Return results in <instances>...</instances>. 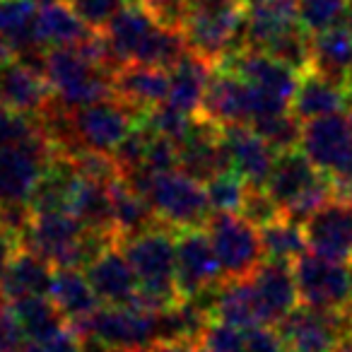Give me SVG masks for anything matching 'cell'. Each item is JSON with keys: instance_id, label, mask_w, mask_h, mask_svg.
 I'll use <instances>...</instances> for the list:
<instances>
[{"instance_id": "obj_1", "label": "cell", "mask_w": 352, "mask_h": 352, "mask_svg": "<svg viewBox=\"0 0 352 352\" xmlns=\"http://www.w3.org/2000/svg\"><path fill=\"white\" fill-rule=\"evenodd\" d=\"M123 179L147 198L157 220L174 230L203 227L212 212L210 203H208L206 184L196 182L182 169L162 171V174L135 169L123 174Z\"/></svg>"}, {"instance_id": "obj_2", "label": "cell", "mask_w": 352, "mask_h": 352, "mask_svg": "<svg viewBox=\"0 0 352 352\" xmlns=\"http://www.w3.org/2000/svg\"><path fill=\"white\" fill-rule=\"evenodd\" d=\"M263 188L280 208V212L299 225H304L323 203L336 196L333 176L318 169L299 147L280 152L275 157Z\"/></svg>"}, {"instance_id": "obj_3", "label": "cell", "mask_w": 352, "mask_h": 352, "mask_svg": "<svg viewBox=\"0 0 352 352\" xmlns=\"http://www.w3.org/2000/svg\"><path fill=\"white\" fill-rule=\"evenodd\" d=\"M244 0H186L182 34L188 49L220 63L225 54L244 44Z\"/></svg>"}, {"instance_id": "obj_4", "label": "cell", "mask_w": 352, "mask_h": 352, "mask_svg": "<svg viewBox=\"0 0 352 352\" xmlns=\"http://www.w3.org/2000/svg\"><path fill=\"white\" fill-rule=\"evenodd\" d=\"M44 75L56 99L68 109H80L113 97L111 73L89 63L75 46L46 51Z\"/></svg>"}, {"instance_id": "obj_5", "label": "cell", "mask_w": 352, "mask_h": 352, "mask_svg": "<svg viewBox=\"0 0 352 352\" xmlns=\"http://www.w3.org/2000/svg\"><path fill=\"white\" fill-rule=\"evenodd\" d=\"M206 232L212 241L225 278H251L254 270L263 263L261 230L239 212H210Z\"/></svg>"}, {"instance_id": "obj_6", "label": "cell", "mask_w": 352, "mask_h": 352, "mask_svg": "<svg viewBox=\"0 0 352 352\" xmlns=\"http://www.w3.org/2000/svg\"><path fill=\"white\" fill-rule=\"evenodd\" d=\"M225 280L206 227L176 230V287L182 299H196Z\"/></svg>"}, {"instance_id": "obj_7", "label": "cell", "mask_w": 352, "mask_h": 352, "mask_svg": "<svg viewBox=\"0 0 352 352\" xmlns=\"http://www.w3.org/2000/svg\"><path fill=\"white\" fill-rule=\"evenodd\" d=\"M299 302L316 309H342L352 297V268L318 254H302L292 263Z\"/></svg>"}, {"instance_id": "obj_8", "label": "cell", "mask_w": 352, "mask_h": 352, "mask_svg": "<svg viewBox=\"0 0 352 352\" xmlns=\"http://www.w3.org/2000/svg\"><path fill=\"white\" fill-rule=\"evenodd\" d=\"M140 121L142 113L116 97L73 109V131L78 145L85 150L113 152V147Z\"/></svg>"}, {"instance_id": "obj_9", "label": "cell", "mask_w": 352, "mask_h": 352, "mask_svg": "<svg viewBox=\"0 0 352 352\" xmlns=\"http://www.w3.org/2000/svg\"><path fill=\"white\" fill-rule=\"evenodd\" d=\"M275 328L287 352H331L338 338L352 331L345 309H316L302 302Z\"/></svg>"}, {"instance_id": "obj_10", "label": "cell", "mask_w": 352, "mask_h": 352, "mask_svg": "<svg viewBox=\"0 0 352 352\" xmlns=\"http://www.w3.org/2000/svg\"><path fill=\"white\" fill-rule=\"evenodd\" d=\"M92 338L118 350H147L160 340V314L131 304H104L92 316Z\"/></svg>"}, {"instance_id": "obj_11", "label": "cell", "mask_w": 352, "mask_h": 352, "mask_svg": "<svg viewBox=\"0 0 352 352\" xmlns=\"http://www.w3.org/2000/svg\"><path fill=\"white\" fill-rule=\"evenodd\" d=\"M307 244L314 254L331 261H352V201L333 196L304 222Z\"/></svg>"}, {"instance_id": "obj_12", "label": "cell", "mask_w": 352, "mask_h": 352, "mask_svg": "<svg viewBox=\"0 0 352 352\" xmlns=\"http://www.w3.org/2000/svg\"><path fill=\"white\" fill-rule=\"evenodd\" d=\"M299 150L326 174H342L352 157V135L347 116L331 113V116L304 121Z\"/></svg>"}, {"instance_id": "obj_13", "label": "cell", "mask_w": 352, "mask_h": 352, "mask_svg": "<svg viewBox=\"0 0 352 352\" xmlns=\"http://www.w3.org/2000/svg\"><path fill=\"white\" fill-rule=\"evenodd\" d=\"M261 326H278L299 304V289L292 263L265 258L249 278Z\"/></svg>"}, {"instance_id": "obj_14", "label": "cell", "mask_w": 352, "mask_h": 352, "mask_svg": "<svg viewBox=\"0 0 352 352\" xmlns=\"http://www.w3.org/2000/svg\"><path fill=\"white\" fill-rule=\"evenodd\" d=\"M54 97L49 80L39 68L20 58L0 65V107L39 118Z\"/></svg>"}, {"instance_id": "obj_15", "label": "cell", "mask_w": 352, "mask_h": 352, "mask_svg": "<svg viewBox=\"0 0 352 352\" xmlns=\"http://www.w3.org/2000/svg\"><path fill=\"white\" fill-rule=\"evenodd\" d=\"M198 113L220 128L236 126V123L251 126L249 85L241 78H236V75L227 73V70L215 68V73L208 80V87L206 94H203V104Z\"/></svg>"}, {"instance_id": "obj_16", "label": "cell", "mask_w": 352, "mask_h": 352, "mask_svg": "<svg viewBox=\"0 0 352 352\" xmlns=\"http://www.w3.org/2000/svg\"><path fill=\"white\" fill-rule=\"evenodd\" d=\"M111 87L116 99H121L123 104L133 107L135 111L147 113L157 104L166 102L169 70L152 63L131 60V63H123L118 70H113Z\"/></svg>"}, {"instance_id": "obj_17", "label": "cell", "mask_w": 352, "mask_h": 352, "mask_svg": "<svg viewBox=\"0 0 352 352\" xmlns=\"http://www.w3.org/2000/svg\"><path fill=\"white\" fill-rule=\"evenodd\" d=\"M222 140H225L232 169L244 176L249 186H265L278 152L254 131V126L236 123V126L222 128Z\"/></svg>"}, {"instance_id": "obj_18", "label": "cell", "mask_w": 352, "mask_h": 352, "mask_svg": "<svg viewBox=\"0 0 352 352\" xmlns=\"http://www.w3.org/2000/svg\"><path fill=\"white\" fill-rule=\"evenodd\" d=\"M85 275L102 304H131L138 294V275L121 244L102 251L85 268Z\"/></svg>"}, {"instance_id": "obj_19", "label": "cell", "mask_w": 352, "mask_h": 352, "mask_svg": "<svg viewBox=\"0 0 352 352\" xmlns=\"http://www.w3.org/2000/svg\"><path fill=\"white\" fill-rule=\"evenodd\" d=\"M80 174L75 169L73 160L63 155H56L44 169L41 179L36 182L34 191L30 196V208L34 215L44 212H70L73 193L78 188Z\"/></svg>"}, {"instance_id": "obj_20", "label": "cell", "mask_w": 352, "mask_h": 352, "mask_svg": "<svg viewBox=\"0 0 352 352\" xmlns=\"http://www.w3.org/2000/svg\"><path fill=\"white\" fill-rule=\"evenodd\" d=\"M215 68L217 63H212L210 58L196 54V51H188L186 58L169 70V94H166V102L171 107L196 116L201 111L203 94H206L208 80L215 73Z\"/></svg>"}, {"instance_id": "obj_21", "label": "cell", "mask_w": 352, "mask_h": 352, "mask_svg": "<svg viewBox=\"0 0 352 352\" xmlns=\"http://www.w3.org/2000/svg\"><path fill=\"white\" fill-rule=\"evenodd\" d=\"M321 78L347 89L352 75V34L347 27H331L311 34V68Z\"/></svg>"}, {"instance_id": "obj_22", "label": "cell", "mask_w": 352, "mask_h": 352, "mask_svg": "<svg viewBox=\"0 0 352 352\" xmlns=\"http://www.w3.org/2000/svg\"><path fill=\"white\" fill-rule=\"evenodd\" d=\"M345 107H350V94L342 85H336L331 80L321 78L314 70H304L299 73L297 92L292 97V111L297 113L302 121H311V118L331 116V113H340Z\"/></svg>"}, {"instance_id": "obj_23", "label": "cell", "mask_w": 352, "mask_h": 352, "mask_svg": "<svg viewBox=\"0 0 352 352\" xmlns=\"http://www.w3.org/2000/svg\"><path fill=\"white\" fill-rule=\"evenodd\" d=\"M299 25L297 0H261L246 8L244 46L263 49L270 39Z\"/></svg>"}, {"instance_id": "obj_24", "label": "cell", "mask_w": 352, "mask_h": 352, "mask_svg": "<svg viewBox=\"0 0 352 352\" xmlns=\"http://www.w3.org/2000/svg\"><path fill=\"white\" fill-rule=\"evenodd\" d=\"M54 270V265L46 258H41L39 254L22 249L10 261V265L0 273V285H3L10 302L20 297H32V294H49Z\"/></svg>"}, {"instance_id": "obj_25", "label": "cell", "mask_w": 352, "mask_h": 352, "mask_svg": "<svg viewBox=\"0 0 352 352\" xmlns=\"http://www.w3.org/2000/svg\"><path fill=\"white\" fill-rule=\"evenodd\" d=\"M210 316L217 321L232 323L236 328H254L261 326L258 309H256L254 289L249 278H225L215 289L210 299Z\"/></svg>"}, {"instance_id": "obj_26", "label": "cell", "mask_w": 352, "mask_h": 352, "mask_svg": "<svg viewBox=\"0 0 352 352\" xmlns=\"http://www.w3.org/2000/svg\"><path fill=\"white\" fill-rule=\"evenodd\" d=\"M111 191V217H113V230L123 239L140 234V232L155 227L157 215L152 210V206L147 203V198L142 193H138L126 179H116L109 186Z\"/></svg>"}, {"instance_id": "obj_27", "label": "cell", "mask_w": 352, "mask_h": 352, "mask_svg": "<svg viewBox=\"0 0 352 352\" xmlns=\"http://www.w3.org/2000/svg\"><path fill=\"white\" fill-rule=\"evenodd\" d=\"M49 297L54 299L56 307L63 311V316L68 321L82 316H92L102 302L94 294L92 285H89L87 275L82 270L75 268H56L54 280H51V292Z\"/></svg>"}, {"instance_id": "obj_28", "label": "cell", "mask_w": 352, "mask_h": 352, "mask_svg": "<svg viewBox=\"0 0 352 352\" xmlns=\"http://www.w3.org/2000/svg\"><path fill=\"white\" fill-rule=\"evenodd\" d=\"M10 309L15 314L17 323H20L22 333H25L27 342L46 340V338L56 336L68 326V318L63 316V311L56 307L49 294H32V297L12 299Z\"/></svg>"}, {"instance_id": "obj_29", "label": "cell", "mask_w": 352, "mask_h": 352, "mask_svg": "<svg viewBox=\"0 0 352 352\" xmlns=\"http://www.w3.org/2000/svg\"><path fill=\"white\" fill-rule=\"evenodd\" d=\"M36 39L46 49L75 46L85 39L89 27L75 15V10L65 3H49L36 10Z\"/></svg>"}, {"instance_id": "obj_30", "label": "cell", "mask_w": 352, "mask_h": 352, "mask_svg": "<svg viewBox=\"0 0 352 352\" xmlns=\"http://www.w3.org/2000/svg\"><path fill=\"white\" fill-rule=\"evenodd\" d=\"M111 184H99L92 179L80 176L78 188L73 193V203H70V212L82 222L87 230L99 232H116L113 230V217H111ZM121 239V236H118Z\"/></svg>"}, {"instance_id": "obj_31", "label": "cell", "mask_w": 352, "mask_h": 352, "mask_svg": "<svg viewBox=\"0 0 352 352\" xmlns=\"http://www.w3.org/2000/svg\"><path fill=\"white\" fill-rule=\"evenodd\" d=\"M261 244H263V256L268 261H287L294 263L302 254H307V234L304 225L280 215L270 220L268 225L258 227Z\"/></svg>"}, {"instance_id": "obj_32", "label": "cell", "mask_w": 352, "mask_h": 352, "mask_svg": "<svg viewBox=\"0 0 352 352\" xmlns=\"http://www.w3.org/2000/svg\"><path fill=\"white\" fill-rule=\"evenodd\" d=\"M258 51H263L270 58L280 60V63L297 70V73H304V70L311 68V34L302 25L278 34Z\"/></svg>"}, {"instance_id": "obj_33", "label": "cell", "mask_w": 352, "mask_h": 352, "mask_svg": "<svg viewBox=\"0 0 352 352\" xmlns=\"http://www.w3.org/2000/svg\"><path fill=\"white\" fill-rule=\"evenodd\" d=\"M254 131L258 133V135L280 155V152L297 150L299 147V142H302L304 121L292 111V109H289V111L275 113V116L256 121Z\"/></svg>"}, {"instance_id": "obj_34", "label": "cell", "mask_w": 352, "mask_h": 352, "mask_svg": "<svg viewBox=\"0 0 352 352\" xmlns=\"http://www.w3.org/2000/svg\"><path fill=\"white\" fill-rule=\"evenodd\" d=\"M246 191H249V182L234 169H227L206 182L208 203L212 212H241Z\"/></svg>"}, {"instance_id": "obj_35", "label": "cell", "mask_w": 352, "mask_h": 352, "mask_svg": "<svg viewBox=\"0 0 352 352\" xmlns=\"http://www.w3.org/2000/svg\"><path fill=\"white\" fill-rule=\"evenodd\" d=\"M142 121H145V126L150 128L155 135L169 138L176 145H182L188 138V133H191L196 116L171 107L169 102H162V104H157L155 109H150L147 113H142Z\"/></svg>"}, {"instance_id": "obj_36", "label": "cell", "mask_w": 352, "mask_h": 352, "mask_svg": "<svg viewBox=\"0 0 352 352\" xmlns=\"http://www.w3.org/2000/svg\"><path fill=\"white\" fill-rule=\"evenodd\" d=\"M299 25L309 34H318L323 30L338 27L345 20L347 0H297Z\"/></svg>"}, {"instance_id": "obj_37", "label": "cell", "mask_w": 352, "mask_h": 352, "mask_svg": "<svg viewBox=\"0 0 352 352\" xmlns=\"http://www.w3.org/2000/svg\"><path fill=\"white\" fill-rule=\"evenodd\" d=\"M41 135H44V128L36 116H27V113L0 107V145L3 147L27 145Z\"/></svg>"}, {"instance_id": "obj_38", "label": "cell", "mask_w": 352, "mask_h": 352, "mask_svg": "<svg viewBox=\"0 0 352 352\" xmlns=\"http://www.w3.org/2000/svg\"><path fill=\"white\" fill-rule=\"evenodd\" d=\"M196 342H201L208 352H246V331L210 318Z\"/></svg>"}, {"instance_id": "obj_39", "label": "cell", "mask_w": 352, "mask_h": 352, "mask_svg": "<svg viewBox=\"0 0 352 352\" xmlns=\"http://www.w3.org/2000/svg\"><path fill=\"white\" fill-rule=\"evenodd\" d=\"M68 6L89 30H107L109 22L131 6V0H68Z\"/></svg>"}, {"instance_id": "obj_40", "label": "cell", "mask_w": 352, "mask_h": 352, "mask_svg": "<svg viewBox=\"0 0 352 352\" xmlns=\"http://www.w3.org/2000/svg\"><path fill=\"white\" fill-rule=\"evenodd\" d=\"M239 215H244L246 220L254 222L256 227H263V225H268L270 220L280 217L283 212H280V208L275 206V201L268 196V191H265L263 186H249Z\"/></svg>"}, {"instance_id": "obj_41", "label": "cell", "mask_w": 352, "mask_h": 352, "mask_svg": "<svg viewBox=\"0 0 352 352\" xmlns=\"http://www.w3.org/2000/svg\"><path fill=\"white\" fill-rule=\"evenodd\" d=\"M140 169H147L152 174H162V171L179 169V145L169 138L152 135L150 147H147L145 164Z\"/></svg>"}, {"instance_id": "obj_42", "label": "cell", "mask_w": 352, "mask_h": 352, "mask_svg": "<svg viewBox=\"0 0 352 352\" xmlns=\"http://www.w3.org/2000/svg\"><path fill=\"white\" fill-rule=\"evenodd\" d=\"M138 6L147 12L162 27H174L182 30L184 12H186V0H138Z\"/></svg>"}, {"instance_id": "obj_43", "label": "cell", "mask_w": 352, "mask_h": 352, "mask_svg": "<svg viewBox=\"0 0 352 352\" xmlns=\"http://www.w3.org/2000/svg\"><path fill=\"white\" fill-rule=\"evenodd\" d=\"M246 352H287V345L275 326H254L246 328Z\"/></svg>"}, {"instance_id": "obj_44", "label": "cell", "mask_w": 352, "mask_h": 352, "mask_svg": "<svg viewBox=\"0 0 352 352\" xmlns=\"http://www.w3.org/2000/svg\"><path fill=\"white\" fill-rule=\"evenodd\" d=\"M25 352H85V340L65 326L63 331L46 338V340L27 342Z\"/></svg>"}, {"instance_id": "obj_45", "label": "cell", "mask_w": 352, "mask_h": 352, "mask_svg": "<svg viewBox=\"0 0 352 352\" xmlns=\"http://www.w3.org/2000/svg\"><path fill=\"white\" fill-rule=\"evenodd\" d=\"M27 338L12 309H0V352H25Z\"/></svg>"}, {"instance_id": "obj_46", "label": "cell", "mask_w": 352, "mask_h": 352, "mask_svg": "<svg viewBox=\"0 0 352 352\" xmlns=\"http://www.w3.org/2000/svg\"><path fill=\"white\" fill-rule=\"evenodd\" d=\"M196 340H157L147 352H191Z\"/></svg>"}, {"instance_id": "obj_47", "label": "cell", "mask_w": 352, "mask_h": 352, "mask_svg": "<svg viewBox=\"0 0 352 352\" xmlns=\"http://www.w3.org/2000/svg\"><path fill=\"white\" fill-rule=\"evenodd\" d=\"M12 58H15V54H12V49L6 44V41L0 39V65H6L8 60H12Z\"/></svg>"}, {"instance_id": "obj_48", "label": "cell", "mask_w": 352, "mask_h": 352, "mask_svg": "<svg viewBox=\"0 0 352 352\" xmlns=\"http://www.w3.org/2000/svg\"><path fill=\"white\" fill-rule=\"evenodd\" d=\"M345 27L352 34V3H347V12H345Z\"/></svg>"}, {"instance_id": "obj_49", "label": "cell", "mask_w": 352, "mask_h": 352, "mask_svg": "<svg viewBox=\"0 0 352 352\" xmlns=\"http://www.w3.org/2000/svg\"><path fill=\"white\" fill-rule=\"evenodd\" d=\"M8 302H10V299H8L6 289H3V285H0V309H6V307H8Z\"/></svg>"}, {"instance_id": "obj_50", "label": "cell", "mask_w": 352, "mask_h": 352, "mask_svg": "<svg viewBox=\"0 0 352 352\" xmlns=\"http://www.w3.org/2000/svg\"><path fill=\"white\" fill-rule=\"evenodd\" d=\"M342 309H345V316H347V321H350V326H352V297H350V302H347Z\"/></svg>"}, {"instance_id": "obj_51", "label": "cell", "mask_w": 352, "mask_h": 352, "mask_svg": "<svg viewBox=\"0 0 352 352\" xmlns=\"http://www.w3.org/2000/svg\"><path fill=\"white\" fill-rule=\"evenodd\" d=\"M191 352H208V350H206V347H203V345H201V342H193Z\"/></svg>"}, {"instance_id": "obj_52", "label": "cell", "mask_w": 352, "mask_h": 352, "mask_svg": "<svg viewBox=\"0 0 352 352\" xmlns=\"http://www.w3.org/2000/svg\"><path fill=\"white\" fill-rule=\"evenodd\" d=\"M36 6H49V3H63V0H34Z\"/></svg>"}, {"instance_id": "obj_53", "label": "cell", "mask_w": 352, "mask_h": 352, "mask_svg": "<svg viewBox=\"0 0 352 352\" xmlns=\"http://www.w3.org/2000/svg\"><path fill=\"white\" fill-rule=\"evenodd\" d=\"M150 350V347H147ZM147 350H118V347H111V352H147Z\"/></svg>"}, {"instance_id": "obj_54", "label": "cell", "mask_w": 352, "mask_h": 352, "mask_svg": "<svg viewBox=\"0 0 352 352\" xmlns=\"http://www.w3.org/2000/svg\"><path fill=\"white\" fill-rule=\"evenodd\" d=\"M246 3V8H251V6H256V3H261V0H244Z\"/></svg>"}, {"instance_id": "obj_55", "label": "cell", "mask_w": 352, "mask_h": 352, "mask_svg": "<svg viewBox=\"0 0 352 352\" xmlns=\"http://www.w3.org/2000/svg\"><path fill=\"white\" fill-rule=\"evenodd\" d=\"M350 109H352V97H350Z\"/></svg>"}, {"instance_id": "obj_56", "label": "cell", "mask_w": 352, "mask_h": 352, "mask_svg": "<svg viewBox=\"0 0 352 352\" xmlns=\"http://www.w3.org/2000/svg\"><path fill=\"white\" fill-rule=\"evenodd\" d=\"M350 268H352V261H350Z\"/></svg>"}]
</instances>
